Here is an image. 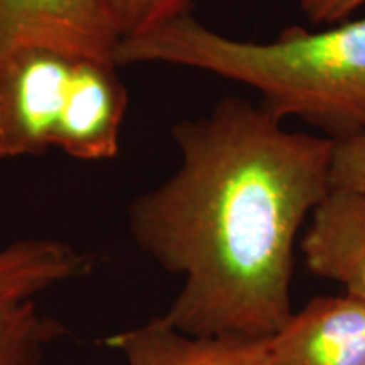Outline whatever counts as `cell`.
<instances>
[{"label":"cell","instance_id":"1","mask_svg":"<svg viewBox=\"0 0 365 365\" xmlns=\"http://www.w3.org/2000/svg\"><path fill=\"white\" fill-rule=\"evenodd\" d=\"M171 134L180 166L127 210L137 247L182 279L163 318L193 336L269 339L293 314L296 242L331 188L335 143L237 97Z\"/></svg>","mask_w":365,"mask_h":365},{"label":"cell","instance_id":"2","mask_svg":"<svg viewBox=\"0 0 365 365\" xmlns=\"http://www.w3.org/2000/svg\"><path fill=\"white\" fill-rule=\"evenodd\" d=\"M115 63L195 68L247 85L271 115L299 118L331 140L365 130V17L323 31L291 26L269 43H254L185 14L122 39Z\"/></svg>","mask_w":365,"mask_h":365},{"label":"cell","instance_id":"3","mask_svg":"<svg viewBox=\"0 0 365 365\" xmlns=\"http://www.w3.org/2000/svg\"><path fill=\"white\" fill-rule=\"evenodd\" d=\"M95 255L53 237H21L0 244V365H41L68 327L39 309L54 287L95 269Z\"/></svg>","mask_w":365,"mask_h":365},{"label":"cell","instance_id":"4","mask_svg":"<svg viewBox=\"0 0 365 365\" xmlns=\"http://www.w3.org/2000/svg\"><path fill=\"white\" fill-rule=\"evenodd\" d=\"M78 59L51 49H24L0 66V159L34 158L53 148Z\"/></svg>","mask_w":365,"mask_h":365},{"label":"cell","instance_id":"5","mask_svg":"<svg viewBox=\"0 0 365 365\" xmlns=\"http://www.w3.org/2000/svg\"><path fill=\"white\" fill-rule=\"evenodd\" d=\"M118 44L102 0H0V66L24 49L117 65Z\"/></svg>","mask_w":365,"mask_h":365},{"label":"cell","instance_id":"6","mask_svg":"<svg viewBox=\"0 0 365 365\" xmlns=\"http://www.w3.org/2000/svg\"><path fill=\"white\" fill-rule=\"evenodd\" d=\"M127 110V90L117 65L78 59L73 68L53 148L80 161L117 156Z\"/></svg>","mask_w":365,"mask_h":365},{"label":"cell","instance_id":"7","mask_svg":"<svg viewBox=\"0 0 365 365\" xmlns=\"http://www.w3.org/2000/svg\"><path fill=\"white\" fill-rule=\"evenodd\" d=\"M262 365H365V303L319 296L267 339Z\"/></svg>","mask_w":365,"mask_h":365},{"label":"cell","instance_id":"8","mask_svg":"<svg viewBox=\"0 0 365 365\" xmlns=\"http://www.w3.org/2000/svg\"><path fill=\"white\" fill-rule=\"evenodd\" d=\"M299 249L309 272L365 303V191L331 186L313 210Z\"/></svg>","mask_w":365,"mask_h":365},{"label":"cell","instance_id":"9","mask_svg":"<svg viewBox=\"0 0 365 365\" xmlns=\"http://www.w3.org/2000/svg\"><path fill=\"white\" fill-rule=\"evenodd\" d=\"M127 365H262L267 339H205L186 335L163 317L105 336Z\"/></svg>","mask_w":365,"mask_h":365},{"label":"cell","instance_id":"10","mask_svg":"<svg viewBox=\"0 0 365 365\" xmlns=\"http://www.w3.org/2000/svg\"><path fill=\"white\" fill-rule=\"evenodd\" d=\"M122 39L191 14L195 0H102Z\"/></svg>","mask_w":365,"mask_h":365},{"label":"cell","instance_id":"11","mask_svg":"<svg viewBox=\"0 0 365 365\" xmlns=\"http://www.w3.org/2000/svg\"><path fill=\"white\" fill-rule=\"evenodd\" d=\"M333 143L331 186L365 191V130Z\"/></svg>","mask_w":365,"mask_h":365},{"label":"cell","instance_id":"12","mask_svg":"<svg viewBox=\"0 0 365 365\" xmlns=\"http://www.w3.org/2000/svg\"><path fill=\"white\" fill-rule=\"evenodd\" d=\"M365 0H299V9L312 24L333 26L349 19Z\"/></svg>","mask_w":365,"mask_h":365}]
</instances>
